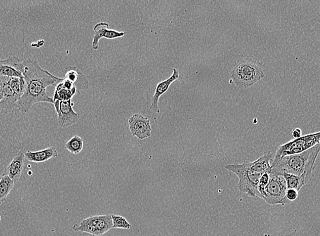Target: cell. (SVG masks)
Instances as JSON below:
<instances>
[{
	"label": "cell",
	"instance_id": "18",
	"mask_svg": "<svg viewBox=\"0 0 320 236\" xmlns=\"http://www.w3.org/2000/svg\"><path fill=\"white\" fill-rule=\"evenodd\" d=\"M15 182L9 176L7 175L2 176L1 181H0V200L5 202L10 193L13 190Z\"/></svg>",
	"mask_w": 320,
	"mask_h": 236
},
{
	"label": "cell",
	"instance_id": "17",
	"mask_svg": "<svg viewBox=\"0 0 320 236\" xmlns=\"http://www.w3.org/2000/svg\"><path fill=\"white\" fill-rule=\"evenodd\" d=\"M20 99L16 94L13 95H3V99L0 101V113H7L17 108V103Z\"/></svg>",
	"mask_w": 320,
	"mask_h": 236
},
{
	"label": "cell",
	"instance_id": "26",
	"mask_svg": "<svg viewBox=\"0 0 320 236\" xmlns=\"http://www.w3.org/2000/svg\"><path fill=\"white\" fill-rule=\"evenodd\" d=\"M3 89H2L1 86H0V101L3 99Z\"/></svg>",
	"mask_w": 320,
	"mask_h": 236
},
{
	"label": "cell",
	"instance_id": "12",
	"mask_svg": "<svg viewBox=\"0 0 320 236\" xmlns=\"http://www.w3.org/2000/svg\"><path fill=\"white\" fill-rule=\"evenodd\" d=\"M23 60L17 57H9L6 60H0V76L9 78H22L21 64Z\"/></svg>",
	"mask_w": 320,
	"mask_h": 236
},
{
	"label": "cell",
	"instance_id": "3",
	"mask_svg": "<svg viewBox=\"0 0 320 236\" xmlns=\"http://www.w3.org/2000/svg\"><path fill=\"white\" fill-rule=\"evenodd\" d=\"M264 77L265 74L260 63L249 58L237 61L231 72L232 81L241 88L250 87Z\"/></svg>",
	"mask_w": 320,
	"mask_h": 236
},
{
	"label": "cell",
	"instance_id": "16",
	"mask_svg": "<svg viewBox=\"0 0 320 236\" xmlns=\"http://www.w3.org/2000/svg\"><path fill=\"white\" fill-rule=\"evenodd\" d=\"M281 175L285 178L286 184H287V190H294L297 192H299L301 188L310 180L306 174H302L301 176H296V175L283 172Z\"/></svg>",
	"mask_w": 320,
	"mask_h": 236
},
{
	"label": "cell",
	"instance_id": "7",
	"mask_svg": "<svg viewBox=\"0 0 320 236\" xmlns=\"http://www.w3.org/2000/svg\"><path fill=\"white\" fill-rule=\"evenodd\" d=\"M112 215H98L90 216L83 220L79 225L75 224L73 230L75 231L87 233L94 236H102L112 229Z\"/></svg>",
	"mask_w": 320,
	"mask_h": 236
},
{
	"label": "cell",
	"instance_id": "15",
	"mask_svg": "<svg viewBox=\"0 0 320 236\" xmlns=\"http://www.w3.org/2000/svg\"><path fill=\"white\" fill-rule=\"evenodd\" d=\"M58 153L54 147H49L44 150L38 151H27L25 153V159L30 162L41 163L46 162L49 159L56 158L58 157Z\"/></svg>",
	"mask_w": 320,
	"mask_h": 236
},
{
	"label": "cell",
	"instance_id": "1",
	"mask_svg": "<svg viewBox=\"0 0 320 236\" xmlns=\"http://www.w3.org/2000/svg\"><path fill=\"white\" fill-rule=\"evenodd\" d=\"M21 71L25 82V90L17 102V109L21 113H27L39 102L53 104V98L47 95V86L56 87L62 78H57L41 68L38 61L35 60L23 61Z\"/></svg>",
	"mask_w": 320,
	"mask_h": 236
},
{
	"label": "cell",
	"instance_id": "2",
	"mask_svg": "<svg viewBox=\"0 0 320 236\" xmlns=\"http://www.w3.org/2000/svg\"><path fill=\"white\" fill-rule=\"evenodd\" d=\"M319 152L320 143L300 154L274 158L271 163L272 170L278 174L283 172L296 176L306 174L311 179L314 164Z\"/></svg>",
	"mask_w": 320,
	"mask_h": 236
},
{
	"label": "cell",
	"instance_id": "27",
	"mask_svg": "<svg viewBox=\"0 0 320 236\" xmlns=\"http://www.w3.org/2000/svg\"><path fill=\"white\" fill-rule=\"evenodd\" d=\"M2 204H3V202L0 200V205H1ZM0 221H1V216H0Z\"/></svg>",
	"mask_w": 320,
	"mask_h": 236
},
{
	"label": "cell",
	"instance_id": "23",
	"mask_svg": "<svg viewBox=\"0 0 320 236\" xmlns=\"http://www.w3.org/2000/svg\"><path fill=\"white\" fill-rule=\"evenodd\" d=\"M270 168L268 169L266 172L262 174L261 178L260 179V181H259L258 190L259 194H260V198L261 199H262V197H263L264 190H265L266 186L268 183V181H269Z\"/></svg>",
	"mask_w": 320,
	"mask_h": 236
},
{
	"label": "cell",
	"instance_id": "28",
	"mask_svg": "<svg viewBox=\"0 0 320 236\" xmlns=\"http://www.w3.org/2000/svg\"><path fill=\"white\" fill-rule=\"evenodd\" d=\"M2 176H0V181H1Z\"/></svg>",
	"mask_w": 320,
	"mask_h": 236
},
{
	"label": "cell",
	"instance_id": "10",
	"mask_svg": "<svg viewBox=\"0 0 320 236\" xmlns=\"http://www.w3.org/2000/svg\"><path fill=\"white\" fill-rule=\"evenodd\" d=\"M94 35L93 36L92 48L94 50L99 49V42L100 39H115L122 38L126 35L125 31H118L109 29V24L106 22L97 23L94 27Z\"/></svg>",
	"mask_w": 320,
	"mask_h": 236
},
{
	"label": "cell",
	"instance_id": "11",
	"mask_svg": "<svg viewBox=\"0 0 320 236\" xmlns=\"http://www.w3.org/2000/svg\"><path fill=\"white\" fill-rule=\"evenodd\" d=\"M179 78V72L177 69L173 68V74L170 76L168 79L159 82L156 86L155 93H154L153 97H152L151 106H150V111L153 112L156 114L160 113L159 109V100L168 91L170 86L176 80Z\"/></svg>",
	"mask_w": 320,
	"mask_h": 236
},
{
	"label": "cell",
	"instance_id": "25",
	"mask_svg": "<svg viewBox=\"0 0 320 236\" xmlns=\"http://www.w3.org/2000/svg\"><path fill=\"white\" fill-rule=\"evenodd\" d=\"M292 134L294 139L299 138V137H302L301 129L299 128L294 129V130L292 131Z\"/></svg>",
	"mask_w": 320,
	"mask_h": 236
},
{
	"label": "cell",
	"instance_id": "13",
	"mask_svg": "<svg viewBox=\"0 0 320 236\" xmlns=\"http://www.w3.org/2000/svg\"><path fill=\"white\" fill-rule=\"evenodd\" d=\"M25 159V153L20 151L13 157V160L5 168L3 175L9 176L16 183L22 174L23 168H24Z\"/></svg>",
	"mask_w": 320,
	"mask_h": 236
},
{
	"label": "cell",
	"instance_id": "8",
	"mask_svg": "<svg viewBox=\"0 0 320 236\" xmlns=\"http://www.w3.org/2000/svg\"><path fill=\"white\" fill-rule=\"evenodd\" d=\"M130 131L133 136L143 140L151 136V123L147 117L140 114H134L128 119Z\"/></svg>",
	"mask_w": 320,
	"mask_h": 236
},
{
	"label": "cell",
	"instance_id": "6",
	"mask_svg": "<svg viewBox=\"0 0 320 236\" xmlns=\"http://www.w3.org/2000/svg\"><path fill=\"white\" fill-rule=\"evenodd\" d=\"M320 143L319 132L304 135L278 147L274 158H282L288 155L300 154L313 148Z\"/></svg>",
	"mask_w": 320,
	"mask_h": 236
},
{
	"label": "cell",
	"instance_id": "4",
	"mask_svg": "<svg viewBox=\"0 0 320 236\" xmlns=\"http://www.w3.org/2000/svg\"><path fill=\"white\" fill-rule=\"evenodd\" d=\"M227 170L238 177V190L252 198H260L258 190L259 181L263 174L252 172L247 166L246 161L242 164H230L225 166Z\"/></svg>",
	"mask_w": 320,
	"mask_h": 236
},
{
	"label": "cell",
	"instance_id": "21",
	"mask_svg": "<svg viewBox=\"0 0 320 236\" xmlns=\"http://www.w3.org/2000/svg\"><path fill=\"white\" fill-rule=\"evenodd\" d=\"M78 93L77 89L67 90V89H58L55 88L54 96H53V102L55 101L66 102L72 100L73 96Z\"/></svg>",
	"mask_w": 320,
	"mask_h": 236
},
{
	"label": "cell",
	"instance_id": "14",
	"mask_svg": "<svg viewBox=\"0 0 320 236\" xmlns=\"http://www.w3.org/2000/svg\"><path fill=\"white\" fill-rule=\"evenodd\" d=\"M65 78L72 82L76 88L78 93L81 90H86L89 88V81L88 78L83 73L82 71L79 70L76 66H68L66 68Z\"/></svg>",
	"mask_w": 320,
	"mask_h": 236
},
{
	"label": "cell",
	"instance_id": "9",
	"mask_svg": "<svg viewBox=\"0 0 320 236\" xmlns=\"http://www.w3.org/2000/svg\"><path fill=\"white\" fill-rule=\"evenodd\" d=\"M74 104L72 100L59 102V108L57 113V122L61 128H66L78 123L81 115L73 110Z\"/></svg>",
	"mask_w": 320,
	"mask_h": 236
},
{
	"label": "cell",
	"instance_id": "20",
	"mask_svg": "<svg viewBox=\"0 0 320 236\" xmlns=\"http://www.w3.org/2000/svg\"><path fill=\"white\" fill-rule=\"evenodd\" d=\"M10 86L13 90L14 93L21 98V96L25 93V82L24 78H10Z\"/></svg>",
	"mask_w": 320,
	"mask_h": 236
},
{
	"label": "cell",
	"instance_id": "19",
	"mask_svg": "<svg viewBox=\"0 0 320 236\" xmlns=\"http://www.w3.org/2000/svg\"><path fill=\"white\" fill-rule=\"evenodd\" d=\"M84 139L78 135H74L65 145V148L72 154H79L84 149Z\"/></svg>",
	"mask_w": 320,
	"mask_h": 236
},
{
	"label": "cell",
	"instance_id": "5",
	"mask_svg": "<svg viewBox=\"0 0 320 236\" xmlns=\"http://www.w3.org/2000/svg\"><path fill=\"white\" fill-rule=\"evenodd\" d=\"M287 190V184L284 176L270 168L269 181L264 190L262 199L270 205L286 204L288 202L286 198Z\"/></svg>",
	"mask_w": 320,
	"mask_h": 236
},
{
	"label": "cell",
	"instance_id": "24",
	"mask_svg": "<svg viewBox=\"0 0 320 236\" xmlns=\"http://www.w3.org/2000/svg\"><path fill=\"white\" fill-rule=\"evenodd\" d=\"M298 192H296V190H288L286 192V198H287L288 201H294L298 198Z\"/></svg>",
	"mask_w": 320,
	"mask_h": 236
},
{
	"label": "cell",
	"instance_id": "22",
	"mask_svg": "<svg viewBox=\"0 0 320 236\" xmlns=\"http://www.w3.org/2000/svg\"><path fill=\"white\" fill-rule=\"evenodd\" d=\"M112 220L113 224L112 229H131L132 225L124 216L112 214Z\"/></svg>",
	"mask_w": 320,
	"mask_h": 236
}]
</instances>
